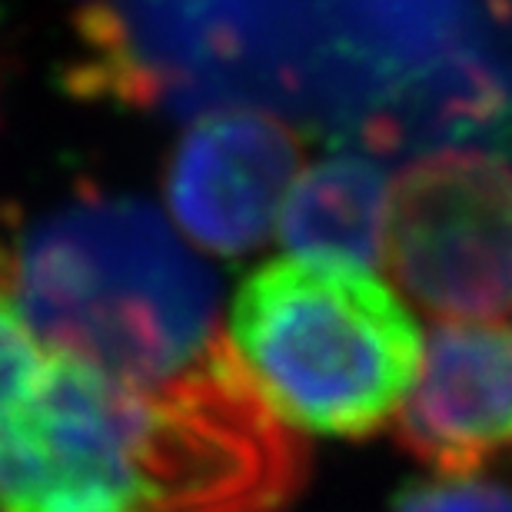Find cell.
<instances>
[{"mask_svg": "<svg viewBox=\"0 0 512 512\" xmlns=\"http://www.w3.org/2000/svg\"><path fill=\"white\" fill-rule=\"evenodd\" d=\"M150 512H286L310 479L303 436L230 343L147 386Z\"/></svg>", "mask_w": 512, "mask_h": 512, "instance_id": "obj_4", "label": "cell"}, {"mask_svg": "<svg viewBox=\"0 0 512 512\" xmlns=\"http://www.w3.org/2000/svg\"><path fill=\"white\" fill-rule=\"evenodd\" d=\"M383 240L393 280L426 313H512V163L483 150L413 160Z\"/></svg>", "mask_w": 512, "mask_h": 512, "instance_id": "obj_5", "label": "cell"}, {"mask_svg": "<svg viewBox=\"0 0 512 512\" xmlns=\"http://www.w3.org/2000/svg\"><path fill=\"white\" fill-rule=\"evenodd\" d=\"M14 293L47 346L127 383L167 380L217 343V276L130 197L87 193L37 220Z\"/></svg>", "mask_w": 512, "mask_h": 512, "instance_id": "obj_1", "label": "cell"}, {"mask_svg": "<svg viewBox=\"0 0 512 512\" xmlns=\"http://www.w3.org/2000/svg\"><path fill=\"white\" fill-rule=\"evenodd\" d=\"M393 512H512V483L499 476H429L396 496Z\"/></svg>", "mask_w": 512, "mask_h": 512, "instance_id": "obj_9", "label": "cell"}, {"mask_svg": "<svg viewBox=\"0 0 512 512\" xmlns=\"http://www.w3.org/2000/svg\"><path fill=\"white\" fill-rule=\"evenodd\" d=\"M300 163L293 130L260 110L197 120L173 150L167 200L200 247L240 256L260 247Z\"/></svg>", "mask_w": 512, "mask_h": 512, "instance_id": "obj_6", "label": "cell"}, {"mask_svg": "<svg viewBox=\"0 0 512 512\" xmlns=\"http://www.w3.org/2000/svg\"><path fill=\"white\" fill-rule=\"evenodd\" d=\"M147 386L34 333L0 247V512H150Z\"/></svg>", "mask_w": 512, "mask_h": 512, "instance_id": "obj_3", "label": "cell"}, {"mask_svg": "<svg viewBox=\"0 0 512 512\" xmlns=\"http://www.w3.org/2000/svg\"><path fill=\"white\" fill-rule=\"evenodd\" d=\"M237 360L276 413L323 436H370L419 373V330L383 283L353 266L273 260L233 303Z\"/></svg>", "mask_w": 512, "mask_h": 512, "instance_id": "obj_2", "label": "cell"}, {"mask_svg": "<svg viewBox=\"0 0 512 512\" xmlns=\"http://www.w3.org/2000/svg\"><path fill=\"white\" fill-rule=\"evenodd\" d=\"M386 207V177L373 160L333 157L286 193L280 237L303 260L356 270L383 256Z\"/></svg>", "mask_w": 512, "mask_h": 512, "instance_id": "obj_8", "label": "cell"}, {"mask_svg": "<svg viewBox=\"0 0 512 512\" xmlns=\"http://www.w3.org/2000/svg\"><path fill=\"white\" fill-rule=\"evenodd\" d=\"M396 439L436 476L512 466V323L436 326Z\"/></svg>", "mask_w": 512, "mask_h": 512, "instance_id": "obj_7", "label": "cell"}]
</instances>
